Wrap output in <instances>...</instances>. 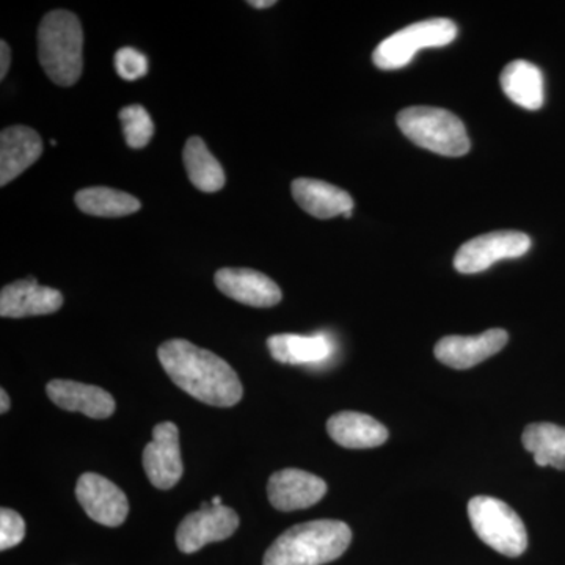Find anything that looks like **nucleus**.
<instances>
[{
  "label": "nucleus",
  "mask_w": 565,
  "mask_h": 565,
  "mask_svg": "<svg viewBox=\"0 0 565 565\" xmlns=\"http://www.w3.org/2000/svg\"><path fill=\"white\" fill-rule=\"evenodd\" d=\"M167 375L182 392L214 407H233L244 388L225 360L185 340L166 341L158 351Z\"/></svg>",
  "instance_id": "1"
},
{
  "label": "nucleus",
  "mask_w": 565,
  "mask_h": 565,
  "mask_svg": "<svg viewBox=\"0 0 565 565\" xmlns=\"http://www.w3.org/2000/svg\"><path fill=\"white\" fill-rule=\"evenodd\" d=\"M351 527L340 520H315L289 527L264 555L263 565H323L343 556Z\"/></svg>",
  "instance_id": "2"
},
{
  "label": "nucleus",
  "mask_w": 565,
  "mask_h": 565,
  "mask_svg": "<svg viewBox=\"0 0 565 565\" xmlns=\"http://www.w3.org/2000/svg\"><path fill=\"white\" fill-rule=\"evenodd\" d=\"M84 32L79 18L68 10H54L41 21L39 58L55 85L73 87L84 70Z\"/></svg>",
  "instance_id": "3"
},
{
  "label": "nucleus",
  "mask_w": 565,
  "mask_h": 565,
  "mask_svg": "<svg viewBox=\"0 0 565 565\" xmlns=\"http://www.w3.org/2000/svg\"><path fill=\"white\" fill-rule=\"evenodd\" d=\"M397 126L407 139L424 150L459 158L471 148L467 129L455 114L438 107H407L397 115Z\"/></svg>",
  "instance_id": "4"
},
{
  "label": "nucleus",
  "mask_w": 565,
  "mask_h": 565,
  "mask_svg": "<svg viewBox=\"0 0 565 565\" xmlns=\"http://www.w3.org/2000/svg\"><path fill=\"white\" fill-rule=\"evenodd\" d=\"M468 516L478 537L494 552L519 557L526 552L527 533L514 509L493 497H475Z\"/></svg>",
  "instance_id": "5"
},
{
  "label": "nucleus",
  "mask_w": 565,
  "mask_h": 565,
  "mask_svg": "<svg viewBox=\"0 0 565 565\" xmlns=\"http://www.w3.org/2000/svg\"><path fill=\"white\" fill-rule=\"evenodd\" d=\"M457 25L451 20L435 18L401 29L382 41L374 51V65L381 70H401L426 47H444L457 39Z\"/></svg>",
  "instance_id": "6"
},
{
  "label": "nucleus",
  "mask_w": 565,
  "mask_h": 565,
  "mask_svg": "<svg viewBox=\"0 0 565 565\" xmlns=\"http://www.w3.org/2000/svg\"><path fill=\"white\" fill-rule=\"evenodd\" d=\"M531 248L530 236L520 232H493L468 241L456 253L455 267L460 274H479L503 259L520 258Z\"/></svg>",
  "instance_id": "7"
},
{
  "label": "nucleus",
  "mask_w": 565,
  "mask_h": 565,
  "mask_svg": "<svg viewBox=\"0 0 565 565\" xmlns=\"http://www.w3.org/2000/svg\"><path fill=\"white\" fill-rule=\"evenodd\" d=\"M143 468L156 489L169 490L182 478L180 430L173 423L158 424L152 429V441L145 446Z\"/></svg>",
  "instance_id": "8"
},
{
  "label": "nucleus",
  "mask_w": 565,
  "mask_h": 565,
  "mask_svg": "<svg viewBox=\"0 0 565 565\" xmlns=\"http://www.w3.org/2000/svg\"><path fill=\"white\" fill-rule=\"evenodd\" d=\"M239 526V516L232 508L226 505H210V508H200L182 520L177 531L178 548L182 553L199 552L204 545L212 542L225 541L236 533Z\"/></svg>",
  "instance_id": "9"
},
{
  "label": "nucleus",
  "mask_w": 565,
  "mask_h": 565,
  "mask_svg": "<svg viewBox=\"0 0 565 565\" xmlns=\"http://www.w3.org/2000/svg\"><path fill=\"white\" fill-rule=\"evenodd\" d=\"M76 498L92 520L104 526H120L129 514L128 498L120 487L96 473L82 475Z\"/></svg>",
  "instance_id": "10"
},
{
  "label": "nucleus",
  "mask_w": 565,
  "mask_h": 565,
  "mask_svg": "<svg viewBox=\"0 0 565 565\" xmlns=\"http://www.w3.org/2000/svg\"><path fill=\"white\" fill-rule=\"evenodd\" d=\"M327 493L323 479L308 471L286 468L270 476L267 484L270 504L277 511L292 512L311 508Z\"/></svg>",
  "instance_id": "11"
},
{
  "label": "nucleus",
  "mask_w": 565,
  "mask_h": 565,
  "mask_svg": "<svg viewBox=\"0 0 565 565\" xmlns=\"http://www.w3.org/2000/svg\"><path fill=\"white\" fill-rule=\"evenodd\" d=\"M509 334L503 329L487 330L479 337H446L435 345L434 353L438 362L452 370H470L486 362L494 353L503 351Z\"/></svg>",
  "instance_id": "12"
},
{
  "label": "nucleus",
  "mask_w": 565,
  "mask_h": 565,
  "mask_svg": "<svg viewBox=\"0 0 565 565\" xmlns=\"http://www.w3.org/2000/svg\"><path fill=\"white\" fill-rule=\"evenodd\" d=\"M214 281L218 291L248 307L270 308L281 302L282 294L277 282L258 270L225 267L217 270Z\"/></svg>",
  "instance_id": "13"
},
{
  "label": "nucleus",
  "mask_w": 565,
  "mask_h": 565,
  "mask_svg": "<svg viewBox=\"0 0 565 565\" xmlns=\"http://www.w3.org/2000/svg\"><path fill=\"white\" fill-rule=\"evenodd\" d=\"M63 296L57 289L39 285L33 277L3 286L0 292V316L2 318H28L57 313Z\"/></svg>",
  "instance_id": "14"
},
{
  "label": "nucleus",
  "mask_w": 565,
  "mask_h": 565,
  "mask_svg": "<svg viewBox=\"0 0 565 565\" xmlns=\"http://www.w3.org/2000/svg\"><path fill=\"white\" fill-rule=\"evenodd\" d=\"M43 140L28 126H10L0 134V185L17 180L43 154Z\"/></svg>",
  "instance_id": "15"
},
{
  "label": "nucleus",
  "mask_w": 565,
  "mask_h": 565,
  "mask_svg": "<svg viewBox=\"0 0 565 565\" xmlns=\"http://www.w3.org/2000/svg\"><path fill=\"white\" fill-rule=\"evenodd\" d=\"M46 393L57 407L66 412H79L88 418L106 419L115 412L111 394L96 385L52 381L46 386Z\"/></svg>",
  "instance_id": "16"
},
{
  "label": "nucleus",
  "mask_w": 565,
  "mask_h": 565,
  "mask_svg": "<svg viewBox=\"0 0 565 565\" xmlns=\"http://www.w3.org/2000/svg\"><path fill=\"white\" fill-rule=\"evenodd\" d=\"M292 196L297 204L316 218L345 215L353 211V200L348 192L326 181L299 178L292 182Z\"/></svg>",
  "instance_id": "17"
},
{
  "label": "nucleus",
  "mask_w": 565,
  "mask_h": 565,
  "mask_svg": "<svg viewBox=\"0 0 565 565\" xmlns=\"http://www.w3.org/2000/svg\"><path fill=\"white\" fill-rule=\"evenodd\" d=\"M327 433L343 448H377L388 440V430L373 416L359 412H341L327 422Z\"/></svg>",
  "instance_id": "18"
},
{
  "label": "nucleus",
  "mask_w": 565,
  "mask_h": 565,
  "mask_svg": "<svg viewBox=\"0 0 565 565\" xmlns=\"http://www.w3.org/2000/svg\"><path fill=\"white\" fill-rule=\"evenodd\" d=\"M501 88L512 103L527 110H539L544 106V74L526 61L509 63L501 73Z\"/></svg>",
  "instance_id": "19"
},
{
  "label": "nucleus",
  "mask_w": 565,
  "mask_h": 565,
  "mask_svg": "<svg viewBox=\"0 0 565 565\" xmlns=\"http://www.w3.org/2000/svg\"><path fill=\"white\" fill-rule=\"evenodd\" d=\"M267 348L277 362L285 364L321 363L333 352L332 343L326 334H274L267 340Z\"/></svg>",
  "instance_id": "20"
},
{
  "label": "nucleus",
  "mask_w": 565,
  "mask_h": 565,
  "mask_svg": "<svg viewBox=\"0 0 565 565\" xmlns=\"http://www.w3.org/2000/svg\"><path fill=\"white\" fill-rule=\"evenodd\" d=\"M182 161H184L189 180L199 191L204 193L222 191L226 182L225 172L203 139L191 137L185 141Z\"/></svg>",
  "instance_id": "21"
},
{
  "label": "nucleus",
  "mask_w": 565,
  "mask_h": 565,
  "mask_svg": "<svg viewBox=\"0 0 565 565\" xmlns=\"http://www.w3.org/2000/svg\"><path fill=\"white\" fill-rule=\"evenodd\" d=\"M523 446L539 467L565 470V427L553 423H534L522 435Z\"/></svg>",
  "instance_id": "22"
},
{
  "label": "nucleus",
  "mask_w": 565,
  "mask_h": 565,
  "mask_svg": "<svg viewBox=\"0 0 565 565\" xmlns=\"http://www.w3.org/2000/svg\"><path fill=\"white\" fill-rule=\"evenodd\" d=\"M82 212L95 217H125L140 211L141 204L136 196L110 188L82 189L74 196Z\"/></svg>",
  "instance_id": "23"
},
{
  "label": "nucleus",
  "mask_w": 565,
  "mask_h": 565,
  "mask_svg": "<svg viewBox=\"0 0 565 565\" xmlns=\"http://www.w3.org/2000/svg\"><path fill=\"white\" fill-rule=\"evenodd\" d=\"M120 117L122 134H125L126 143L132 150H140V148L147 147L154 136V125L150 114H148L145 107L139 104H132V106H126L125 109L118 114Z\"/></svg>",
  "instance_id": "24"
},
{
  "label": "nucleus",
  "mask_w": 565,
  "mask_h": 565,
  "mask_svg": "<svg viewBox=\"0 0 565 565\" xmlns=\"http://www.w3.org/2000/svg\"><path fill=\"white\" fill-rule=\"evenodd\" d=\"M115 68L121 79L134 82L147 76L148 61L141 52L134 47H121L115 54Z\"/></svg>",
  "instance_id": "25"
},
{
  "label": "nucleus",
  "mask_w": 565,
  "mask_h": 565,
  "mask_svg": "<svg viewBox=\"0 0 565 565\" xmlns=\"http://www.w3.org/2000/svg\"><path fill=\"white\" fill-rule=\"evenodd\" d=\"M24 535V519L13 509L3 508L0 511V550L6 552V550L20 545Z\"/></svg>",
  "instance_id": "26"
},
{
  "label": "nucleus",
  "mask_w": 565,
  "mask_h": 565,
  "mask_svg": "<svg viewBox=\"0 0 565 565\" xmlns=\"http://www.w3.org/2000/svg\"><path fill=\"white\" fill-rule=\"evenodd\" d=\"M11 62V51L7 41H0V79H6Z\"/></svg>",
  "instance_id": "27"
},
{
  "label": "nucleus",
  "mask_w": 565,
  "mask_h": 565,
  "mask_svg": "<svg viewBox=\"0 0 565 565\" xmlns=\"http://www.w3.org/2000/svg\"><path fill=\"white\" fill-rule=\"evenodd\" d=\"M248 6L253 7V9H269V7H274L275 0H248Z\"/></svg>",
  "instance_id": "28"
},
{
  "label": "nucleus",
  "mask_w": 565,
  "mask_h": 565,
  "mask_svg": "<svg viewBox=\"0 0 565 565\" xmlns=\"http://www.w3.org/2000/svg\"><path fill=\"white\" fill-rule=\"evenodd\" d=\"M0 403H2V405H0V412H2V414H7L10 408V397L6 390H0Z\"/></svg>",
  "instance_id": "29"
},
{
  "label": "nucleus",
  "mask_w": 565,
  "mask_h": 565,
  "mask_svg": "<svg viewBox=\"0 0 565 565\" xmlns=\"http://www.w3.org/2000/svg\"><path fill=\"white\" fill-rule=\"evenodd\" d=\"M211 504L214 505V508H218V505H223L222 504V498L221 497L212 498Z\"/></svg>",
  "instance_id": "30"
}]
</instances>
